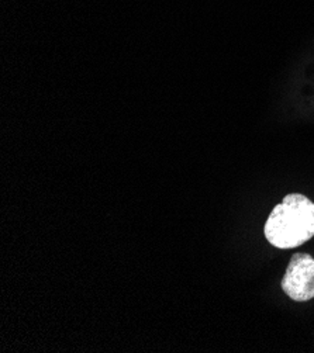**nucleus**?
Masks as SVG:
<instances>
[{
	"mask_svg": "<svg viewBox=\"0 0 314 353\" xmlns=\"http://www.w3.org/2000/svg\"><path fill=\"white\" fill-rule=\"evenodd\" d=\"M265 238L277 250H292L314 236V203L299 193L275 205L264 227Z\"/></svg>",
	"mask_w": 314,
	"mask_h": 353,
	"instance_id": "obj_1",
	"label": "nucleus"
},
{
	"mask_svg": "<svg viewBox=\"0 0 314 353\" xmlns=\"http://www.w3.org/2000/svg\"><path fill=\"white\" fill-rule=\"evenodd\" d=\"M285 294L299 303L314 299V258L308 254H295L286 268L282 279Z\"/></svg>",
	"mask_w": 314,
	"mask_h": 353,
	"instance_id": "obj_2",
	"label": "nucleus"
}]
</instances>
